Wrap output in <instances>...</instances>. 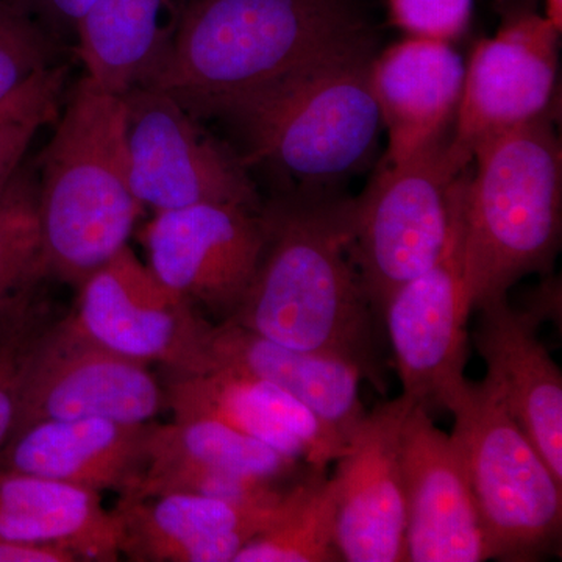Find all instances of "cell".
<instances>
[{
	"label": "cell",
	"instance_id": "cell-19",
	"mask_svg": "<svg viewBox=\"0 0 562 562\" xmlns=\"http://www.w3.org/2000/svg\"><path fill=\"white\" fill-rule=\"evenodd\" d=\"M283 502V501H281ZM247 508L195 494L120 498L121 554L135 562H235L281 505Z\"/></svg>",
	"mask_w": 562,
	"mask_h": 562
},
{
	"label": "cell",
	"instance_id": "cell-5",
	"mask_svg": "<svg viewBox=\"0 0 562 562\" xmlns=\"http://www.w3.org/2000/svg\"><path fill=\"white\" fill-rule=\"evenodd\" d=\"M373 57L364 49L314 63L228 111L221 120L241 138L244 162L306 191L361 171L384 128Z\"/></svg>",
	"mask_w": 562,
	"mask_h": 562
},
{
	"label": "cell",
	"instance_id": "cell-11",
	"mask_svg": "<svg viewBox=\"0 0 562 562\" xmlns=\"http://www.w3.org/2000/svg\"><path fill=\"white\" fill-rule=\"evenodd\" d=\"M560 32L530 9L506 11L501 29L479 41L465 66L450 157L469 169L473 150L553 111Z\"/></svg>",
	"mask_w": 562,
	"mask_h": 562
},
{
	"label": "cell",
	"instance_id": "cell-16",
	"mask_svg": "<svg viewBox=\"0 0 562 562\" xmlns=\"http://www.w3.org/2000/svg\"><path fill=\"white\" fill-rule=\"evenodd\" d=\"M166 405L179 417H213L284 457L325 472L338 460L346 439L308 406L276 384L231 371L171 375Z\"/></svg>",
	"mask_w": 562,
	"mask_h": 562
},
{
	"label": "cell",
	"instance_id": "cell-30",
	"mask_svg": "<svg viewBox=\"0 0 562 562\" xmlns=\"http://www.w3.org/2000/svg\"><path fill=\"white\" fill-rule=\"evenodd\" d=\"M391 20L416 38L450 41L465 32L473 0H387Z\"/></svg>",
	"mask_w": 562,
	"mask_h": 562
},
{
	"label": "cell",
	"instance_id": "cell-8",
	"mask_svg": "<svg viewBox=\"0 0 562 562\" xmlns=\"http://www.w3.org/2000/svg\"><path fill=\"white\" fill-rule=\"evenodd\" d=\"M128 173L136 201L154 213L202 203H262L241 155L220 143L168 92H125Z\"/></svg>",
	"mask_w": 562,
	"mask_h": 562
},
{
	"label": "cell",
	"instance_id": "cell-6",
	"mask_svg": "<svg viewBox=\"0 0 562 562\" xmlns=\"http://www.w3.org/2000/svg\"><path fill=\"white\" fill-rule=\"evenodd\" d=\"M446 409L452 439L486 532L491 560L560 554L562 483L506 408L490 376L465 382Z\"/></svg>",
	"mask_w": 562,
	"mask_h": 562
},
{
	"label": "cell",
	"instance_id": "cell-31",
	"mask_svg": "<svg viewBox=\"0 0 562 562\" xmlns=\"http://www.w3.org/2000/svg\"><path fill=\"white\" fill-rule=\"evenodd\" d=\"M65 81L66 69L55 65L43 70L5 101H0V131L40 111L58 110Z\"/></svg>",
	"mask_w": 562,
	"mask_h": 562
},
{
	"label": "cell",
	"instance_id": "cell-28",
	"mask_svg": "<svg viewBox=\"0 0 562 562\" xmlns=\"http://www.w3.org/2000/svg\"><path fill=\"white\" fill-rule=\"evenodd\" d=\"M288 490H280L272 480L244 473L206 471L190 465L146 468L138 486L120 498H149L161 494H195L203 497L247 506L273 508L283 501Z\"/></svg>",
	"mask_w": 562,
	"mask_h": 562
},
{
	"label": "cell",
	"instance_id": "cell-14",
	"mask_svg": "<svg viewBox=\"0 0 562 562\" xmlns=\"http://www.w3.org/2000/svg\"><path fill=\"white\" fill-rule=\"evenodd\" d=\"M416 403L405 394L379 403L335 461L336 546L342 561H406L402 430Z\"/></svg>",
	"mask_w": 562,
	"mask_h": 562
},
{
	"label": "cell",
	"instance_id": "cell-3",
	"mask_svg": "<svg viewBox=\"0 0 562 562\" xmlns=\"http://www.w3.org/2000/svg\"><path fill=\"white\" fill-rule=\"evenodd\" d=\"M41 268L79 290L128 246L143 206L132 191L124 95L81 79L41 155Z\"/></svg>",
	"mask_w": 562,
	"mask_h": 562
},
{
	"label": "cell",
	"instance_id": "cell-25",
	"mask_svg": "<svg viewBox=\"0 0 562 562\" xmlns=\"http://www.w3.org/2000/svg\"><path fill=\"white\" fill-rule=\"evenodd\" d=\"M338 487L312 471L288 490L269 527L243 547L235 562H336Z\"/></svg>",
	"mask_w": 562,
	"mask_h": 562
},
{
	"label": "cell",
	"instance_id": "cell-13",
	"mask_svg": "<svg viewBox=\"0 0 562 562\" xmlns=\"http://www.w3.org/2000/svg\"><path fill=\"white\" fill-rule=\"evenodd\" d=\"M464 181L452 238L442 257L428 271L398 288L383 313L402 394L428 408H446L454 392L468 382L464 369L472 312L465 301L462 276Z\"/></svg>",
	"mask_w": 562,
	"mask_h": 562
},
{
	"label": "cell",
	"instance_id": "cell-1",
	"mask_svg": "<svg viewBox=\"0 0 562 562\" xmlns=\"http://www.w3.org/2000/svg\"><path fill=\"white\" fill-rule=\"evenodd\" d=\"M266 246L231 324L283 346L353 364L386 392L382 322L351 261V199L294 191L262 206Z\"/></svg>",
	"mask_w": 562,
	"mask_h": 562
},
{
	"label": "cell",
	"instance_id": "cell-21",
	"mask_svg": "<svg viewBox=\"0 0 562 562\" xmlns=\"http://www.w3.org/2000/svg\"><path fill=\"white\" fill-rule=\"evenodd\" d=\"M121 539L120 520L103 508L101 492L0 469V541L114 562Z\"/></svg>",
	"mask_w": 562,
	"mask_h": 562
},
{
	"label": "cell",
	"instance_id": "cell-17",
	"mask_svg": "<svg viewBox=\"0 0 562 562\" xmlns=\"http://www.w3.org/2000/svg\"><path fill=\"white\" fill-rule=\"evenodd\" d=\"M480 313L475 347L506 408L562 483V373L539 339L541 317L508 299Z\"/></svg>",
	"mask_w": 562,
	"mask_h": 562
},
{
	"label": "cell",
	"instance_id": "cell-24",
	"mask_svg": "<svg viewBox=\"0 0 562 562\" xmlns=\"http://www.w3.org/2000/svg\"><path fill=\"white\" fill-rule=\"evenodd\" d=\"M301 462L213 417H179L154 424L146 468L190 465L206 471L244 473L280 482Z\"/></svg>",
	"mask_w": 562,
	"mask_h": 562
},
{
	"label": "cell",
	"instance_id": "cell-4",
	"mask_svg": "<svg viewBox=\"0 0 562 562\" xmlns=\"http://www.w3.org/2000/svg\"><path fill=\"white\" fill-rule=\"evenodd\" d=\"M462 192V276L471 312L552 272L561 247L562 150L554 110L483 140Z\"/></svg>",
	"mask_w": 562,
	"mask_h": 562
},
{
	"label": "cell",
	"instance_id": "cell-15",
	"mask_svg": "<svg viewBox=\"0 0 562 562\" xmlns=\"http://www.w3.org/2000/svg\"><path fill=\"white\" fill-rule=\"evenodd\" d=\"M402 471L406 561L491 560L482 517L457 449L422 403L413 406L403 424Z\"/></svg>",
	"mask_w": 562,
	"mask_h": 562
},
{
	"label": "cell",
	"instance_id": "cell-26",
	"mask_svg": "<svg viewBox=\"0 0 562 562\" xmlns=\"http://www.w3.org/2000/svg\"><path fill=\"white\" fill-rule=\"evenodd\" d=\"M36 173L22 165L0 195V317L46 280L41 268Z\"/></svg>",
	"mask_w": 562,
	"mask_h": 562
},
{
	"label": "cell",
	"instance_id": "cell-9",
	"mask_svg": "<svg viewBox=\"0 0 562 562\" xmlns=\"http://www.w3.org/2000/svg\"><path fill=\"white\" fill-rule=\"evenodd\" d=\"M77 291V306L68 317L98 346L149 366L157 362L171 375L213 371L214 324L165 286L131 247L91 273Z\"/></svg>",
	"mask_w": 562,
	"mask_h": 562
},
{
	"label": "cell",
	"instance_id": "cell-29",
	"mask_svg": "<svg viewBox=\"0 0 562 562\" xmlns=\"http://www.w3.org/2000/svg\"><path fill=\"white\" fill-rule=\"evenodd\" d=\"M55 40L20 3L0 2V101L55 66Z\"/></svg>",
	"mask_w": 562,
	"mask_h": 562
},
{
	"label": "cell",
	"instance_id": "cell-33",
	"mask_svg": "<svg viewBox=\"0 0 562 562\" xmlns=\"http://www.w3.org/2000/svg\"><path fill=\"white\" fill-rule=\"evenodd\" d=\"M94 0H18L52 38H74Z\"/></svg>",
	"mask_w": 562,
	"mask_h": 562
},
{
	"label": "cell",
	"instance_id": "cell-20",
	"mask_svg": "<svg viewBox=\"0 0 562 562\" xmlns=\"http://www.w3.org/2000/svg\"><path fill=\"white\" fill-rule=\"evenodd\" d=\"M464 74V63L446 41L412 36L373 57V92L387 132L384 160H405L449 136Z\"/></svg>",
	"mask_w": 562,
	"mask_h": 562
},
{
	"label": "cell",
	"instance_id": "cell-18",
	"mask_svg": "<svg viewBox=\"0 0 562 562\" xmlns=\"http://www.w3.org/2000/svg\"><path fill=\"white\" fill-rule=\"evenodd\" d=\"M154 424L106 419L43 420L14 432L0 469L46 476L95 492L132 494L149 460Z\"/></svg>",
	"mask_w": 562,
	"mask_h": 562
},
{
	"label": "cell",
	"instance_id": "cell-2",
	"mask_svg": "<svg viewBox=\"0 0 562 562\" xmlns=\"http://www.w3.org/2000/svg\"><path fill=\"white\" fill-rule=\"evenodd\" d=\"M375 49L351 0H181L146 87L217 117L314 63Z\"/></svg>",
	"mask_w": 562,
	"mask_h": 562
},
{
	"label": "cell",
	"instance_id": "cell-34",
	"mask_svg": "<svg viewBox=\"0 0 562 562\" xmlns=\"http://www.w3.org/2000/svg\"><path fill=\"white\" fill-rule=\"evenodd\" d=\"M72 554L47 547L21 546L0 541V562H74Z\"/></svg>",
	"mask_w": 562,
	"mask_h": 562
},
{
	"label": "cell",
	"instance_id": "cell-27",
	"mask_svg": "<svg viewBox=\"0 0 562 562\" xmlns=\"http://www.w3.org/2000/svg\"><path fill=\"white\" fill-rule=\"evenodd\" d=\"M40 286L41 283L0 317V450L16 425L33 347L52 322Z\"/></svg>",
	"mask_w": 562,
	"mask_h": 562
},
{
	"label": "cell",
	"instance_id": "cell-7",
	"mask_svg": "<svg viewBox=\"0 0 562 562\" xmlns=\"http://www.w3.org/2000/svg\"><path fill=\"white\" fill-rule=\"evenodd\" d=\"M447 146L449 136L405 160H383L351 199L349 254L380 322L392 294L436 265L452 238L468 169Z\"/></svg>",
	"mask_w": 562,
	"mask_h": 562
},
{
	"label": "cell",
	"instance_id": "cell-35",
	"mask_svg": "<svg viewBox=\"0 0 562 562\" xmlns=\"http://www.w3.org/2000/svg\"><path fill=\"white\" fill-rule=\"evenodd\" d=\"M543 16L550 21V24L562 31V0H543Z\"/></svg>",
	"mask_w": 562,
	"mask_h": 562
},
{
	"label": "cell",
	"instance_id": "cell-22",
	"mask_svg": "<svg viewBox=\"0 0 562 562\" xmlns=\"http://www.w3.org/2000/svg\"><path fill=\"white\" fill-rule=\"evenodd\" d=\"M211 358L213 371L243 373L286 391L346 441L368 413L361 372L339 358L283 346L231 322L214 325Z\"/></svg>",
	"mask_w": 562,
	"mask_h": 562
},
{
	"label": "cell",
	"instance_id": "cell-12",
	"mask_svg": "<svg viewBox=\"0 0 562 562\" xmlns=\"http://www.w3.org/2000/svg\"><path fill=\"white\" fill-rule=\"evenodd\" d=\"M266 236L262 209L202 203L155 213L144 228L143 241L155 277L221 324L241 305L260 265Z\"/></svg>",
	"mask_w": 562,
	"mask_h": 562
},
{
	"label": "cell",
	"instance_id": "cell-23",
	"mask_svg": "<svg viewBox=\"0 0 562 562\" xmlns=\"http://www.w3.org/2000/svg\"><path fill=\"white\" fill-rule=\"evenodd\" d=\"M169 0H94L77 31L85 79L124 95L146 83L165 46L161 14Z\"/></svg>",
	"mask_w": 562,
	"mask_h": 562
},
{
	"label": "cell",
	"instance_id": "cell-32",
	"mask_svg": "<svg viewBox=\"0 0 562 562\" xmlns=\"http://www.w3.org/2000/svg\"><path fill=\"white\" fill-rule=\"evenodd\" d=\"M57 114L58 110L40 111L0 131V195L24 165L36 133Z\"/></svg>",
	"mask_w": 562,
	"mask_h": 562
},
{
	"label": "cell",
	"instance_id": "cell-10",
	"mask_svg": "<svg viewBox=\"0 0 562 562\" xmlns=\"http://www.w3.org/2000/svg\"><path fill=\"white\" fill-rule=\"evenodd\" d=\"M149 368L92 342L68 316L52 321L33 347L13 435L43 420L146 424L168 408Z\"/></svg>",
	"mask_w": 562,
	"mask_h": 562
}]
</instances>
